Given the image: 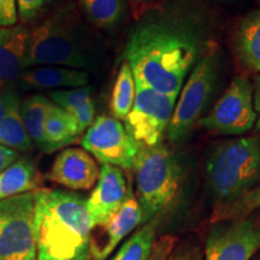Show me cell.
Here are the masks:
<instances>
[{"instance_id":"2e32d148","label":"cell","mask_w":260,"mask_h":260,"mask_svg":"<svg viewBox=\"0 0 260 260\" xmlns=\"http://www.w3.org/2000/svg\"><path fill=\"white\" fill-rule=\"evenodd\" d=\"M89 82L87 71L73 68L40 65L25 69L19 84L25 89L57 90L80 88Z\"/></svg>"},{"instance_id":"d6986e66","label":"cell","mask_w":260,"mask_h":260,"mask_svg":"<svg viewBox=\"0 0 260 260\" xmlns=\"http://www.w3.org/2000/svg\"><path fill=\"white\" fill-rule=\"evenodd\" d=\"M47 95L32 94L25 98L19 106V115L24 123L31 142L41 151L46 152V138H45V125L52 106Z\"/></svg>"},{"instance_id":"3957f363","label":"cell","mask_w":260,"mask_h":260,"mask_svg":"<svg viewBox=\"0 0 260 260\" xmlns=\"http://www.w3.org/2000/svg\"><path fill=\"white\" fill-rule=\"evenodd\" d=\"M205 172L216 206L236 200L260 183V138L246 136L217 144L206 159Z\"/></svg>"},{"instance_id":"d4e9b609","label":"cell","mask_w":260,"mask_h":260,"mask_svg":"<svg viewBox=\"0 0 260 260\" xmlns=\"http://www.w3.org/2000/svg\"><path fill=\"white\" fill-rule=\"evenodd\" d=\"M258 209H260V183L232 203L214 206L211 222L243 219Z\"/></svg>"},{"instance_id":"d6a6232c","label":"cell","mask_w":260,"mask_h":260,"mask_svg":"<svg viewBox=\"0 0 260 260\" xmlns=\"http://www.w3.org/2000/svg\"><path fill=\"white\" fill-rule=\"evenodd\" d=\"M253 103H254V110L256 113L255 130L260 135V75L255 77L254 89H253Z\"/></svg>"},{"instance_id":"8992f818","label":"cell","mask_w":260,"mask_h":260,"mask_svg":"<svg viewBox=\"0 0 260 260\" xmlns=\"http://www.w3.org/2000/svg\"><path fill=\"white\" fill-rule=\"evenodd\" d=\"M38 190L0 201V260H38Z\"/></svg>"},{"instance_id":"52a82bcc","label":"cell","mask_w":260,"mask_h":260,"mask_svg":"<svg viewBox=\"0 0 260 260\" xmlns=\"http://www.w3.org/2000/svg\"><path fill=\"white\" fill-rule=\"evenodd\" d=\"M218 54L216 48L211 46L188 75L168 128L170 141H183L190 134L195 123L199 121L218 80Z\"/></svg>"},{"instance_id":"8fae6325","label":"cell","mask_w":260,"mask_h":260,"mask_svg":"<svg viewBox=\"0 0 260 260\" xmlns=\"http://www.w3.org/2000/svg\"><path fill=\"white\" fill-rule=\"evenodd\" d=\"M260 248V223L243 218L214 223L206 237L204 260H251Z\"/></svg>"},{"instance_id":"5bb4252c","label":"cell","mask_w":260,"mask_h":260,"mask_svg":"<svg viewBox=\"0 0 260 260\" xmlns=\"http://www.w3.org/2000/svg\"><path fill=\"white\" fill-rule=\"evenodd\" d=\"M100 169L86 149L67 148L52 165L47 178L71 190L90 189L99 178Z\"/></svg>"},{"instance_id":"7c38bea8","label":"cell","mask_w":260,"mask_h":260,"mask_svg":"<svg viewBox=\"0 0 260 260\" xmlns=\"http://www.w3.org/2000/svg\"><path fill=\"white\" fill-rule=\"evenodd\" d=\"M142 223V212L138 199L130 194L124 204L99 228L92 232L90 256L93 260H106L124 237Z\"/></svg>"},{"instance_id":"e0dca14e","label":"cell","mask_w":260,"mask_h":260,"mask_svg":"<svg viewBox=\"0 0 260 260\" xmlns=\"http://www.w3.org/2000/svg\"><path fill=\"white\" fill-rule=\"evenodd\" d=\"M234 51L242 67L260 73V9L248 12L237 24Z\"/></svg>"},{"instance_id":"603a6c76","label":"cell","mask_w":260,"mask_h":260,"mask_svg":"<svg viewBox=\"0 0 260 260\" xmlns=\"http://www.w3.org/2000/svg\"><path fill=\"white\" fill-rule=\"evenodd\" d=\"M136 83L134 75H133L129 64L124 61L117 74L111 94V102H110L113 118L118 119V121H124L134 105Z\"/></svg>"},{"instance_id":"44dd1931","label":"cell","mask_w":260,"mask_h":260,"mask_svg":"<svg viewBox=\"0 0 260 260\" xmlns=\"http://www.w3.org/2000/svg\"><path fill=\"white\" fill-rule=\"evenodd\" d=\"M39 177L35 165L28 159H17L0 172V201L15 195L38 190Z\"/></svg>"},{"instance_id":"f1b7e54d","label":"cell","mask_w":260,"mask_h":260,"mask_svg":"<svg viewBox=\"0 0 260 260\" xmlns=\"http://www.w3.org/2000/svg\"><path fill=\"white\" fill-rule=\"evenodd\" d=\"M177 242L178 236L174 234H168V235L159 237L158 240H155L153 251L148 260H165L177 246Z\"/></svg>"},{"instance_id":"7402d4cb","label":"cell","mask_w":260,"mask_h":260,"mask_svg":"<svg viewBox=\"0 0 260 260\" xmlns=\"http://www.w3.org/2000/svg\"><path fill=\"white\" fill-rule=\"evenodd\" d=\"M82 14L94 27L111 30L125 16V0H80Z\"/></svg>"},{"instance_id":"9c48e42d","label":"cell","mask_w":260,"mask_h":260,"mask_svg":"<svg viewBox=\"0 0 260 260\" xmlns=\"http://www.w3.org/2000/svg\"><path fill=\"white\" fill-rule=\"evenodd\" d=\"M176 102V96L165 95L136 83L135 102L124 119V128L140 145L160 144L170 125Z\"/></svg>"},{"instance_id":"83f0119b","label":"cell","mask_w":260,"mask_h":260,"mask_svg":"<svg viewBox=\"0 0 260 260\" xmlns=\"http://www.w3.org/2000/svg\"><path fill=\"white\" fill-rule=\"evenodd\" d=\"M17 2L18 19L23 23L34 21L44 11L50 0H16Z\"/></svg>"},{"instance_id":"4dcf8cb0","label":"cell","mask_w":260,"mask_h":260,"mask_svg":"<svg viewBox=\"0 0 260 260\" xmlns=\"http://www.w3.org/2000/svg\"><path fill=\"white\" fill-rule=\"evenodd\" d=\"M18 22L17 2L16 0H0V29L12 27Z\"/></svg>"},{"instance_id":"5b68a950","label":"cell","mask_w":260,"mask_h":260,"mask_svg":"<svg viewBox=\"0 0 260 260\" xmlns=\"http://www.w3.org/2000/svg\"><path fill=\"white\" fill-rule=\"evenodd\" d=\"M133 171L142 223H148L176 199L182 181V169L174 153L164 144L141 145Z\"/></svg>"},{"instance_id":"6da1fadb","label":"cell","mask_w":260,"mask_h":260,"mask_svg":"<svg viewBox=\"0 0 260 260\" xmlns=\"http://www.w3.org/2000/svg\"><path fill=\"white\" fill-rule=\"evenodd\" d=\"M212 14L203 0H170L133 27L123 56L136 83L178 98L184 80L211 47Z\"/></svg>"},{"instance_id":"277c9868","label":"cell","mask_w":260,"mask_h":260,"mask_svg":"<svg viewBox=\"0 0 260 260\" xmlns=\"http://www.w3.org/2000/svg\"><path fill=\"white\" fill-rule=\"evenodd\" d=\"M53 65L84 70L92 65L83 28L74 8H64L30 29L27 69Z\"/></svg>"},{"instance_id":"1f68e13d","label":"cell","mask_w":260,"mask_h":260,"mask_svg":"<svg viewBox=\"0 0 260 260\" xmlns=\"http://www.w3.org/2000/svg\"><path fill=\"white\" fill-rule=\"evenodd\" d=\"M18 159V153L14 149L0 145V172L4 171L9 167H11Z\"/></svg>"},{"instance_id":"484cf974","label":"cell","mask_w":260,"mask_h":260,"mask_svg":"<svg viewBox=\"0 0 260 260\" xmlns=\"http://www.w3.org/2000/svg\"><path fill=\"white\" fill-rule=\"evenodd\" d=\"M0 145L16 152H27L32 147L31 140L19 115V109L10 113L0 123Z\"/></svg>"},{"instance_id":"cb8c5ba5","label":"cell","mask_w":260,"mask_h":260,"mask_svg":"<svg viewBox=\"0 0 260 260\" xmlns=\"http://www.w3.org/2000/svg\"><path fill=\"white\" fill-rule=\"evenodd\" d=\"M157 228L158 217H155L125 241L112 260H148L155 243Z\"/></svg>"},{"instance_id":"ba28073f","label":"cell","mask_w":260,"mask_h":260,"mask_svg":"<svg viewBox=\"0 0 260 260\" xmlns=\"http://www.w3.org/2000/svg\"><path fill=\"white\" fill-rule=\"evenodd\" d=\"M256 113L253 103V86L245 76H237L217 100L200 125L219 135L237 136L254 128Z\"/></svg>"},{"instance_id":"4316f807","label":"cell","mask_w":260,"mask_h":260,"mask_svg":"<svg viewBox=\"0 0 260 260\" xmlns=\"http://www.w3.org/2000/svg\"><path fill=\"white\" fill-rule=\"evenodd\" d=\"M21 95L16 86L0 87V123L21 106Z\"/></svg>"},{"instance_id":"836d02e7","label":"cell","mask_w":260,"mask_h":260,"mask_svg":"<svg viewBox=\"0 0 260 260\" xmlns=\"http://www.w3.org/2000/svg\"><path fill=\"white\" fill-rule=\"evenodd\" d=\"M132 3H135V4H146V3L153 2V0H130Z\"/></svg>"},{"instance_id":"30bf717a","label":"cell","mask_w":260,"mask_h":260,"mask_svg":"<svg viewBox=\"0 0 260 260\" xmlns=\"http://www.w3.org/2000/svg\"><path fill=\"white\" fill-rule=\"evenodd\" d=\"M81 145L102 164L132 170L141 145L136 142L118 119L99 116L87 129Z\"/></svg>"},{"instance_id":"4fadbf2b","label":"cell","mask_w":260,"mask_h":260,"mask_svg":"<svg viewBox=\"0 0 260 260\" xmlns=\"http://www.w3.org/2000/svg\"><path fill=\"white\" fill-rule=\"evenodd\" d=\"M130 194L121 169L103 164L96 187L86 201L92 226L105 223L124 204Z\"/></svg>"},{"instance_id":"f546056e","label":"cell","mask_w":260,"mask_h":260,"mask_svg":"<svg viewBox=\"0 0 260 260\" xmlns=\"http://www.w3.org/2000/svg\"><path fill=\"white\" fill-rule=\"evenodd\" d=\"M165 260H204L203 249L194 243H184V245L175 247L171 254Z\"/></svg>"},{"instance_id":"ffe728a7","label":"cell","mask_w":260,"mask_h":260,"mask_svg":"<svg viewBox=\"0 0 260 260\" xmlns=\"http://www.w3.org/2000/svg\"><path fill=\"white\" fill-rule=\"evenodd\" d=\"M81 134L82 133L80 132L74 117L59 106L52 104L45 125L47 153L74 144Z\"/></svg>"},{"instance_id":"e575fe53","label":"cell","mask_w":260,"mask_h":260,"mask_svg":"<svg viewBox=\"0 0 260 260\" xmlns=\"http://www.w3.org/2000/svg\"><path fill=\"white\" fill-rule=\"evenodd\" d=\"M259 2H260V0H259Z\"/></svg>"},{"instance_id":"ac0fdd59","label":"cell","mask_w":260,"mask_h":260,"mask_svg":"<svg viewBox=\"0 0 260 260\" xmlns=\"http://www.w3.org/2000/svg\"><path fill=\"white\" fill-rule=\"evenodd\" d=\"M47 96L54 105L59 106L74 117L81 133L93 124L95 119V106L90 87L51 90L47 92Z\"/></svg>"},{"instance_id":"7a4b0ae2","label":"cell","mask_w":260,"mask_h":260,"mask_svg":"<svg viewBox=\"0 0 260 260\" xmlns=\"http://www.w3.org/2000/svg\"><path fill=\"white\" fill-rule=\"evenodd\" d=\"M82 195L38 190V260H89L92 222Z\"/></svg>"},{"instance_id":"9a60e30c","label":"cell","mask_w":260,"mask_h":260,"mask_svg":"<svg viewBox=\"0 0 260 260\" xmlns=\"http://www.w3.org/2000/svg\"><path fill=\"white\" fill-rule=\"evenodd\" d=\"M30 29L12 25L0 29V87L16 86L27 69Z\"/></svg>"}]
</instances>
